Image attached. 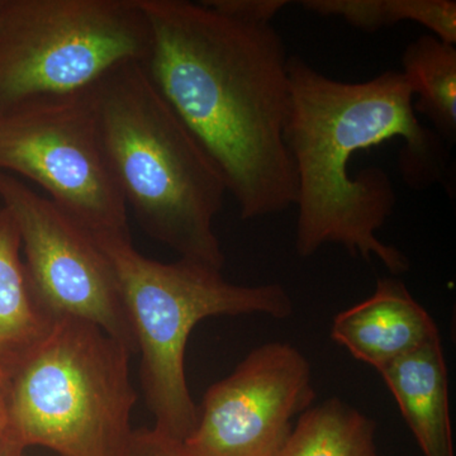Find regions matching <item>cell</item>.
Instances as JSON below:
<instances>
[{
  "mask_svg": "<svg viewBox=\"0 0 456 456\" xmlns=\"http://www.w3.org/2000/svg\"><path fill=\"white\" fill-rule=\"evenodd\" d=\"M151 31L143 68L220 171L242 220L287 211L296 173L285 143L289 59L272 25L185 0H140Z\"/></svg>",
  "mask_w": 456,
  "mask_h": 456,
  "instance_id": "1",
  "label": "cell"
},
{
  "mask_svg": "<svg viewBox=\"0 0 456 456\" xmlns=\"http://www.w3.org/2000/svg\"><path fill=\"white\" fill-rule=\"evenodd\" d=\"M289 82L285 143L296 173L297 253L341 245L351 256L377 257L393 275L408 272L406 255L377 235L397 202L391 178L377 167L350 174L356 152L402 139L399 171L408 187L443 182L445 147L417 118L406 77L386 71L364 83L338 82L290 56Z\"/></svg>",
  "mask_w": 456,
  "mask_h": 456,
  "instance_id": "2",
  "label": "cell"
},
{
  "mask_svg": "<svg viewBox=\"0 0 456 456\" xmlns=\"http://www.w3.org/2000/svg\"><path fill=\"white\" fill-rule=\"evenodd\" d=\"M86 95L114 182L142 230L180 259L222 270L213 222L226 184L143 65L113 69Z\"/></svg>",
  "mask_w": 456,
  "mask_h": 456,
  "instance_id": "3",
  "label": "cell"
},
{
  "mask_svg": "<svg viewBox=\"0 0 456 456\" xmlns=\"http://www.w3.org/2000/svg\"><path fill=\"white\" fill-rule=\"evenodd\" d=\"M132 354L103 330L57 318L8 387L4 452L42 446L60 456H126L137 401Z\"/></svg>",
  "mask_w": 456,
  "mask_h": 456,
  "instance_id": "4",
  "label": "cell"
},
{
  "mask_svg": "<svg viewBox=\"0 0 456 456\" xmlns=\"http://www.w3.org/2000/svg\"><path fill=\"white\" fill-rule=\"evenodd\" d=\"M95 241L118 278L154 428L184 441L198 419L185 377V350L194 327L215 316L259 314L284 320L293 314L292 298L281 284L237 285L221 270L194 261L149 259L134 248L131 236Z\"/></svg>",
  "mask_w": 456,
  "mask_h": 456,
  "instance_id": "5",
  "label": "cell"
},
{
  "mask_svg": "<svg viewBox=\"0 0 456 456\" xmlns=\"http://www.w3.org/2000/svg\"><path fill=\"white\" fill-rule=\"evenodd\" d=\"M150 49L140 0H0V110L82 94Z\"/></svg>",
  "mask_w": 456,
  "mask_h": 456,
  "instance_id": "6",
  "label": "cell"
},
{
  "mask_svg": "<svg viewBox=\"0 0 456 456\" xmlns=\"http://www.w3.org/2000/svg\"><path fill=\"white\" fill-rule=\"evenodd\" d=\"M0 173L40 185L94 240L131 236L86 92L0 110Z\"/></svg>",
  "mask_w": 456,
  "mask_h": 456,
  "instance_id": "7",
  "label": "cell"
},
{
  "mask_svg": "<svg viewBox=\"0 0 456 456\" xmlns=\"http://www.w3.org/2000/svg\"><path fill=\"white\" fill-rule=\"evenodd\" d=\"M3 208L16 224L33 292L53 317L86 321L137 353L118 278L90 233L49 198L0 173Z\"/></svg>",
  "mask_w": 456,
  "mask_h": 456,
  "instance_id": "8",
  "label": "cell"
},
{
  "mask_svg": "<svg viewBox=\"0 0 456 456\" xmlns=\"http://www.w3.org/2000/svg\"><path fill=\"white\" fill-rule=\"evenodd\" d=\"M314 397L311 364L301 351L285 342L261 345L209 387L183 444L189 456H275L293 417Z\"/></svg>",
  "mask_w": 456,
  "mask_h": 456,
  "instance_id": "9",
  "label": "cell"
},
{
  "mask_svg": "<svg viewBox=\"0 0 456 456\" xmlns=\"http://www.w3.org/2000/svg\"><path fill=\"white\" fill-rule=\"evenodd\" d=\"M440 336L428 311L398 279H379L365 301L340 312L331 338L354 358L380 370Z\"/></svg>",
  "mask_w": 456,
  "mask_h": 456,
  "instance_id": "10",
  "label": "cell"
},
{
  "mask_svg": "<svg viewBox=\"0 0 456 456\" xmlns=\"http://www.w3.org/2000/svg\"><path fill=\"white\" fill-rule=\"evenodd\" d=\"M425 456H455L441 338L378 370Z\"/></svg>",
  "mask_w": 456,
  "mask_h": 456,
  "instance_id": "11",
  "label": "cell"
},
{
  "mask_svg": "<svg viewBox=\"0 0 456 456\" xmlns=\"http://www.w3.org/2000/svg\"><path fill=\"white\" fill-rule=\"evenodd\" d=\"M57 320L33 292L20 257V237L5 208L0 209V383L12 378L46 338Z\"/></svg>",
  "mask_w": 456,
  "mask_h": 456,
  "instance_id": "12",
  "label": "cell"
},
{
  "mask_svg": "<svg viewBox=\"0 0 456 456\" xmlns=\"http://www.w3.org/2000/svg\"><path fill=\"white\" fill-rule=\"evenodd\" d=\"M415 112L424 114L444 143L456 141V47L434 35L411 42L402 56Z\"/></svg>",
  "mask_w": 456,
  "mask_h": 456,
  "instance_id": "13",
  "label": "cell"
},
{
  "mask_svg": "<svg viewBox=\"0 0 456 456\" xmlns=\"http://www.w3.org/2000/svg\"><path fill=\"white\" fill-rule=\"evenodd\" d=\"M375 422L338 398L303 412L275 456H378Z\"/></svg>",
  "mask_w": 456,
  "mask_h": 456,
  "instance_id": "14",
  "label": "cell"
},
{
  "mask_svg": "<svg viewBox=\"0 0 456 456\" xmlns=\"http://www.w3.org/2000/svg\"><path fill=\"white\" fill-rule=\"evenodd\" d=\"M299 4L318 16L341 18L368 33L401 22L419 23L435 37L456 45L454 0H305Z\"/></svg>",
  "mask_w": 456,
  "mask_h": 456,
  "instance_id": "15",
  "label": "cell"
},
{
  "mask_svg": "<svg viewBox=\"0 0 456 456\" xmlns=\"http://www.w3.org/2000/svg\"><path fill=\"white\" fill-rule=\"evenodd\" d=\"M203 3L218 13L254 25H272L277 14L289 4L285 0H207Z\"/></svg>",
  "mask_w": 456,
  "mask_h": 456,
  "instance_id": "16",
  "label": "cell"
},
{
  "mask_svg": "<svg viewBox=\"0 0 456 456\" xmlns=\"http://www.w3.org/2000/svg\"><path fill=\"white\" fill-rule=\"evenodd\" d=\"M126 456H189L183 441L171 437L159 428L132 430Z\"/></svg>",
  "mask_w": 456,
  "mask_h": 456,
  "instance_id": "17",
  "label": "cell"
},
{
  "mask_svg": "<svg viewBox=\"0 0 456 456\" xmlns=\"http://www.w3.org/2000/svg\"><path fill=\"white\" fill-rule=\"evenodd\" d=\"M8 424V388L0 383V440L4 436Z\"/></svg>",
  "mask_w": 456,
  "mask_h": 456,
  "instance_id": "18",
  "label": "cell"
},
{
  "mask_svg": "<svg viewBox=\"0 0 456 456\" xmlns=\"http://www.w3.org/2000/svg\"><path fill=\"white\" fill-rule=\"evenodd\" d=\"M0 456H26L25 454H16V452H4L0 450Z\"/></svg>",
  "mask_w": 456,
  "mask_h": 456,
  "instance_id": "19",
  "label": "cell"
}]
</instances>
